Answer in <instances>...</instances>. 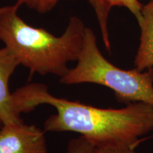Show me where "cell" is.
<instances>
[{"instance_id":"6da1fadb","label":"cell","mask_w":153,"mask_h":153,"mask_svg":"<svg viewBox=\"0 0 153 153\" xmlns=\"http://www.w3.org/2000/svg\"><path fill=\"white\" fill-rule=\"evenodd\" d=\"M19 114L48 104L57 113L44 122L45 132L79 133L96 147L127 145L135 148L141 138L153 131V106L143 102L121 108H101L51 94L46 85L30 83L12 93Z\"/></svg>"},{"instance_id":"7a4b0ae2","label":"cell","mask_w":153,"mask_h":153,"mask_svg":"<svg viewBox=\"0 0 153 153\" xmlns=\"http://www.w3.org/2000/svg\"><path fill=\"white\" fill-rule=\"evenodd\" d=\"M17 2L0 7V41L14 55L19 65L34 74L62 77L70 70L68 63L76 61L82 50L86 26L76 16L70 19L60 36L30 26L19 16Z\"/></svg>"},{"instance_id":"3957f363","label":"cell","mask_w":153,"mask_h":153,"mask_svg":"<svg viewBox=\"0 0 153 153\" xmlns=\"http://www.w3.org/2000/svg\"><path fill=\"white\" fill-rule=\"evenodd\" d=\"M60 81L66 85L104 86L114 91L118 102H143L153 106V68L140 71L135 68L127 70L115 66L99 51L94 33L87 27L76 66Z\"/></svg>"},{"instance_id":"277c9868","label":"cell","mask_w":153,"mask_h":153,"mask_svg":"<svg viewBox=\"0 0 153 153\" xmlns=\"http://www.w3.org/2000/svg\"><path fill=\"white\" fill-rule=\"evenodd\" d=\"M45 131L24 122L2 125L0 153H47Z\"/></svg>"},{"instance_id":"5b68a950","label":"cell","mask_w":153,"mask_h":153,"mask_svg":"<svg viewBox=\"0 0 153 153\" xmlns=\"http://www.w3.org/2000/svg\"><path fill=\"white\" fill-rule=\"evenodd\" d=\"M19 65L14 55L7 48H0V119L3 125L24 122L16 112L9 90V79Z\"/></svg>"},{"instance_id":"8992f818","label":"cell","mask_w":153,"mask_h":153,"mask_svg":"<svg viewBox=\"0 0 153 153\" xmlns=\"http://www.w3.org/2000/svg\"><path fill=\"white\" fill-rule=\"evenodd\" d=\"M142 14L140 40L134 64L140 71H145L153 68V0L143 6Z\"/></svg>"},{"instance_id":"52a82bcc","label":"cell","mask_w":153,"mask_h":153,"mask_svg":"<svg viewBox=\"0 0 153 153\" xmlns=\"http://www.w3.org/2000/svg\"><path fill=\"white\" fill-rule=\"evenodd\" d=\"M90 4L98 19L99 27H100L101 36L105 48L108 53L111 52V43L109 34L108 30V19L111 7L105 2L104 0H87Z\"/></svg>"},{"instance_id":"ba28073f","label":"cell","mask_w":153,"mask_h":153,"mask_svg":"<svg viewBox=\"0 0 153 153\" xmlns=\"http://www.w3.org/2000/svg\"><path fill=\"white\" fill-rule=\"evenodd\" d=\"M66 153H97V147L85 137L70 140Z\"/></svg>"},{"instance_id":"9c48e42d","label":"cell","mask_w":153,"mask_h":153,"mask_svg":"<svg viewBox=\"0 0 153 153\" xmlns=\"http://www.w3.org/2000/svg\"><path fill=\"white\" fill-rule=\"evenodd\" d=\"M104 1L111 8L112 7H126L135 16L139 25L142 22V9L143 6L137 0H104Z\"/></svg>"},{"instance_id":"30bf717a","label":"cell","mask_w":153,"mask_h":153,"mask_svg":"<svg viewBox=\"0 0 153 153\" xmlns=\"http://www.w3.org/2000/svg\"><path fill=\"white\" fill-rule=\"evenodd\" d=\"M60 0H17L21 6L26 5L41 14H45L55 8Z\"/></svg>"},{"instance_id":"8fae6325","label":"cell","mask_w":153,"mask_h":153,"mask_svg":"<svg viewBox=\"0 0 153 153\" xmlns=\"http://www.w3.org/2000/svg\"><path fill=\"white\" fill-rule=\"evenodd\" d=\"M135 148L127 145H106L97 147V153H137Z\"/></svg>"},{"instance_id":"7c38bea8","label":"cell","mask_w":153,"mask_h":153,"mask_svg":"<svg viewBox=\"0 0 153 153\" xmlns=\"http://www.w3.org/2000/svg\"><path fill=\"white\" fill-rule=\"evenodd\" d=\"M2 125H3L2 121H1V119H0V128H1V126H2Z\"/></svg>"}]
</instances>
